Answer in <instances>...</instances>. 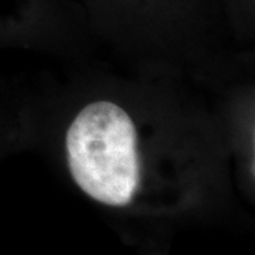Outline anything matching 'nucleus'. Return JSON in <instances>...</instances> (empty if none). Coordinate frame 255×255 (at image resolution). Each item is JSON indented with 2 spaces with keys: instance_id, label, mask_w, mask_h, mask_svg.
<instances>
[{
  "instance_id": "nucleus-2",
  "label": "nucleus",
  "mask_w": 255,
  "mask_h": 255,
  "mask_svg": "<svg viewBox=\"0 0 255 255\" xmlns=\"http://www.w3.org/2000/svg\"><path fill=\"white\" fill-rule=\"evenodd\" d=\"M91 37L132 68L180 75L209 91L254 73L227 0H73Z\"/></svg>"
},
{
  "instance_id": "nucleus-5",
  "label": "nucleus",
  "mask_w": 255,
  "mask_h": 255,
  "mask_svg": "<svg viewBox=\"0 0 255 255\" xmlns=\"http://www.w3.org/2000/svg\"><path fill=\"white\" fill-rule=\"evenodd\" d=\"M227 10L238 46L247 53H254L255 0H227Z\"/></svg>"
},
{
  "instance_id": "nucleus-3",
  "label": "nucleus",
  "mask_w": 255,
  "mask_h": 255,
  "mask_svg": "<svg viewBox=\"0 0 255 255\" xmlns=\"http://www.w3.org/2000/svg\"><path fill=\"white\" fill-rule=\"evenodd\" d=\"M90 38L73 0H0V57L31 53L80 60Z\"/></svg>"
},
{
  "instance_id": "nucleus-1",
  "label": "nucleus",
  "mask_w": 255,
  "mask_h": 255,
  "mask_svg": "<svg viewBox=\"0 0 255 255\" xmlns=\"http://www.w3.org/2000/svg\"><path fill=\"white\" fill-rule=\"evenodd\" d=\"M211 92L176 74L84 68L20 92L26 147L43 150L129 244L160 248L237 203L227 127Z\"/></svg>"
},
{
  "instance_id": "nucleus-4",
  "label": "nucleus",
  "mask_w": 255,
  "mask_h": 255,
  "mask_svg": "<svg viewBox=\"0 0 255 255\" xmlns=\"http://www.w3.org/2000/svg\"><path fill=\"white\" fill-rule=\"evenodd\" d=\"M23 147L26 133L20 114V91L0 87V163Z\"/></svg>"
}]
</instances>
